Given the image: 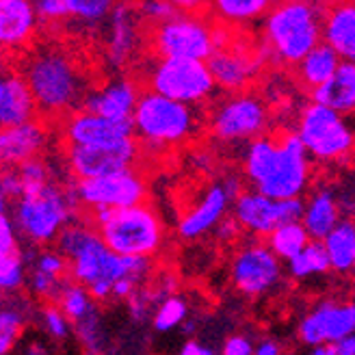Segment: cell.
<instances>
[{
  "label": "cell",
  "mask_w": 355,
  "mask_h": 355,
  "mask_svg": "<svg viewBox=\"0 0 355 355\" xmlns=\"http://www.w3.org/2000/svg\"><path fill=\"white\" fill-rule=\"evenodd\" d=\"M187 318H189L187 301L180 295H169L156 306L152 314V323L156 331H171L175 327L184 325Z\"/></svg>",
  "instance_id": "cell-36"
},
{
  "label": "cell",
  "mask_w": 355,
  "mask_h": 355,
  "mask_svg": "<svg viewBox=\"0 0 355 355\" xmlns=\"http://www.w3.org/2000/svg\"><path fill=\"white\" fill-rule=\"evenodd\" d=\"M137 158H139L137 137L121 139L115 141V144H100V146L65 144V161L76 180L135 167Z\"/></svg>",
  "instance_id": "cell-15"
},
{
  "label": "cell",
  "mask_w": 355,
  "mask_h": 355,
  "mask_svg": "<svg viewBox=\"0 0 355 355\" xmlns=\"http://www.w3.org/2000/svg\"><path fill=\"white\" fill-rule=\"evenodd\" d=\"M94 223L69 221L57 239V250L69 262V277L83 284L98 304L113 299V286L121 277L144 284L150 275V258L121 256L104 243Z\"/></svg>",
  "instance_id": "cell-1"
},
{
  "label": "cell",
  "mask_w": 355,
  "mask_h": 355,
  "mask_svg": "<svg viewBox=\"0 0 355 355\" xmlns=\"http://www.w3.org/2000/svg\"><path fill=\"white\" fill-rule=\"evenodd\" d=\"M55 304H59V308L67 314L69 321L76 323V321H80V318H85L87 314H92L96 310L98 301L94 299L92 293H89L87 286H83V284H78V282H74L72 277H69Z\"/></svg>",
  "instance_id": "cell-33"
},
{
  "label": "cell",
  "mask_w": 355,
  "mask_h": 355,
  "mask_svg": "<svg viewBox=\"0 0 355 355\" xmlns=\"http://www.w3.org/2000/svg\"><path fill=\"white\" fill-rule=\"evenodd\" d=\"M191 106L193 104L148 89L146 94H141L132 115L135 137L141 144L154 148L184 144L198 130V117H195Z\"/></svg>",
  "instance_id": "cell-7"
},
{
  "label": "cell",
  "mask_w": 355,
  "mask_h": 355,
  "mask_svg": "<svg viewBox=\"0 0 355 355\" xmlns=\"http://www.w3.org/2000/svg\"><path fill=\"white\" fill-rule=\"evenodd\" d=\"M312 100L343 115L355 113V61L343 59L338 69L323 85L312 89Z\"/></svg>",
  "instance_id": "cell-26"
},
{
  "label": "cell",
  "mask_w": 355,
  "mask_h": 355,
  "mask_svg": "<svg viewBox=\"0 0 355 355\" xmlns=\"http://www.w3.org/2000/svg\"><path fill=\"white\" fill-rule=\"evenodd\" d=\"M232 215L245 232L266 239L282 223L299 221L304 217L306 202L301 198H271L256 189H245L232 202Z\"/></svg>",
  "instance_id": "cell-12"
},
{
  "label": "cell",
  "mask_w": 355,
  "mask_h": 355,
  "mask_svg": "<svg viewBox=\"0 0 355 355\" xmlns=\"http://www.w3.org/2000/svg\"><path fill=\"white\" fill-rule=\"evenodd\" d=\"M269 130V109L262 98L236 92L219 102L210 117V132L223 144L254 141Z\"/></svg>",
  "instance_id": "cell-11"
},
{
  "label": "cell",
  "mask_w": 355,
  "mask_h": 355,
  "mask_svg": "<svg viewBox=\"0 0 355 355\" xmlns=\"http://www.w3.org/2000/svg\"><path fill=\"white\" fill-rule=\"evenodd\" d=\"M20 173H22V180H24V189L26 187H37V184H44L50 180V171L46 167V163L42 158H31V161L22 163L20 167Z\"/></svg>",
  "instance_id": "cell-43"
},
{
  "label": "cell",
  "mask_w": 355,
  "mask_h": 355,
  "mask_svg": "<svg viewBox=\"0 0 355 355\" xmlns=\"http://www.w3.org/2000/svg\"><path fill=\"white\" fill-rule=\"evenodd\" d=\"M180 353L182 355H212L215 351H212L210 347H206L204 343H200V340H187L184 345H182V349H180Z\"/></svg>",
  "instance_id": "cell-46"
},
{
  "label": "cell",
  "mask_w": 355,
  "mask_h": 355,
  "mask_svg": "<svg viewBox=\"0 0 355 355\" xmlns=\"http://www.w3.org/2000/svg\"><path fill=\"white\" fill-rule=\"evenodd\" d=\"M230 204H232V198L225 191L223 182L208 187L204 198L178 221V234L187 241H195L212 232V230H217V225L225 219Z\"/></svg>",
  "instance_id": "cell-22"
},
{
  "label": "cell",
  "mask_w": 355,
  "mask_h": 355,
  "mask_svg": "<svg viewBox=\"0 0 355 355\" xmlns=\"http://www.w3.org/2000/svg\"><path fill=\"white\" fill-rule=\"evenodd\" d=\"M256 353L258 355H279L282 353V347L273 340H260L256 345Z\"/></svg>",
  "instance_id": "cell-49"
},
{
  "label": "cell",
  "mask_w": 355,
  "mask_h": 355,
  "mask_svg": "<svg viewBox=\"0 0 355 355\" xmlns=\"http://www.w3.org/2000/svg\"><path fill=\"white\" fill-rule=\"evenodd\" d=\"M288 275L293 279H308L314 275H323L331 269V262L327 256V250L323 241L312 239L304 250H301L295 258L286 262Z\"/></svg>",
  "instance_id": "cell-31"
},
{
  "label": "cell",
  "mask_w": 355,
  "mask_h": 355,
  "mask_svg": "<svg viewBox=\"0 0 355 355\" xmlns=\"http://www.w3.org/2000/svg\"><path fill=\"white\" fill-rule=\"evenodd\" d=\"M76 327V336H78V343L83 345V349L87 353H100L104 347V331H102V323H100V316L98 310H94L92 314H87L85 318L74 323Z\"/></svg>",
  "instance_id": "cell-38"
},
{
  "label": "cell",
  "mask_w": 355,
  "mask_h": 355,
  "mask_svg": "<svg viewBox=\"0 0 355 355\" xmlns=\"http://www.w3.org/2000/svg\"><path fill=\"white\" fill-rule=\"evenodd\" d=\"M208 67L217 80V87L236 94L243 92L260 74L262 59L247 46L230 42L227 46L212 52V57L208 59Z\"/></svg>",
  "instance_id": "cell-18"
},
{
  "label": "cell",
  "mask_w": 355,
  "mask_h": 355,
  "mask_svg": "<svg viewBox=\"0 0 355 355\" xmlns=\"http://www.w3.org/2000/svg\"><path fill=\"white\" fill-rule=\"evenodd\" d=\"M221 351L225 355H252V353H256V347L252 345L250 338H245V336H230V338L223 343Z\"/></svg>",
  "instance_id": "cell-44"
},
{
  "label": "cell",
  "mask_w": 355,
  "mask_h": 355,
  "mask_svg": "<svg viewBox=\"0 0 355 355\" xmlns=\"http://www.w3.org/2000/svg\"><path fill=\"white\" fill-rule=\"evenodd\" d=\"M24 195V180L22 173L17 167H5L3 175H0V198H3V204L7 202L9 206L13 202H17Z\"/></svg>",
  "instance_id": "cell-40"
},
{
  "label": "cell",
  "mask_w": 355,
  "mask_h": 355,
  "mask_svg": "<svg viewBox=\"0 0 355 355\" xmlns=\"http://www.w3.org/2000/svg\"><path fill=\"white\" fill-rule=\"evenodd\" d=\"M24 323H26L24 306L9 301L3 308V312H0V353L3 355L13 351L15 343L20 340V336L24 331Z\"/></svg>",
  "instance_id": "cell-34"
},
{
  "label": "cell",
  "mask_w": 355,
  "mask_h": 355,
  "mask_svg": "<svg viewBox=\"0 0 355 355\" xmlns=\"http://www.w3.org/2000/svg\"><path fill=\"white\" fill-rule=\"evenodd\" d=\"M154 57H182L208 61L215 52V26L189 11H175L167 20L150 26Z\"/></svg>",
  "instance_id": "cell-9"
},
{
  "label": "cell",
  "mask_w": 355,
  "mask_h": 355,
  "mask_svg": "<svg viewBox=\"0 0 355 355\" xmlns=\"http://www.w3.org/2000/svg\"><path fill=\"white\" fill-rule=\"evenodd\" d=\"M35 9H37L40 22L44 24H55V22H63L65 17H69L65 0H33Z\"/></svg>",
  "instance_id": "cell-42"
},
{
  "label": "cell",
  "mask_w": 355,
  "mask_h": 355,
  "mask_svg": "<svg viewBox=\"0 0 355 355\" xmlns=\"http://www.w3.org/2000/svg\"><path fill=\"white\" fill-rule=\"evenodd\" d=\"M232 282L245 297H262L282 282V258L266 243L243 245L232 260Z\"/></svg>",
  "instance_id": "cell-14"
},
{
  "label": "cell",
  "mask_w": 355,
  "mask_h": 355,
  "mask_svg": "<svg viewBox=\"0 0 355 355\" xmlns=\"http://www.w3.org/2000/svg\"><path fill=\"white\" fill-rule=\"evenodd\" d=\"M148 89L187 104L208 100L217 89L208 61L182 57H156L146 76Z\"/></svg>",
  "instance_id": "cell-8"
},
{
  "label": "cell",
  "mask_w": 355,
  "mask_h": 355,
  "mask_svg": "<svg viewBox=\"0 0 355 355\" xmlns=\"http://www.w3.org/2000/svg\"><path fill=\"white\" fill-rule=\"evenodd\" d=\"M76 191L61 189L52 180L26 187L24 195L11 204V219L31 245H48L57 243L61 230L74 221V210L78 206Z\"/></svg>",
  "instance_id": "cell-5"
},
{
  "label": "cell",
  "mask_w": 355,
  "mask_h": 355,
  "mask_svg": "<svg viewBox=\"0 0 355 355\" xmlns=\"http://www.w3.org/2000/svg\"><path fill=\"white\" fill-rule=\"evenodd\" d=\"M135 137L132 121H117L111 117L98 115L94 111H74L65 117L63 123V141L65 144L78 146H100V144H115V141Z\"/></svg>",
  "instance_id": "cell-19"
},
{
  "label": "cell",
  "mask_w": 355,
  "mask_h": 355,
  "mask_svg": "<svg viewBox=\"0 0 355 355\" xmlns=\"http://www.w3.org/2000/svg\"><path fill=\"white\" fill-rule=\"evenodd\" d=\"M323 42L343 59L355 61V0H338L325 11Z\"/></svg>",
  "instance_id": "cell-25"
},
{
  "label": "cell",
  "mask_w": 355,
  "mask_h": 355,
  "mask_svg": "<svg viewBox=\"0 0 355 355\" xmlns=\"http://www.w3.org/2000/svg\"><path fill=\"white\" fill-rule=\"evenodd\" d=\"M69 17L78 24L98 26L111 15L117 0H65Z\"/></svg>",
  "instance_id": "cell-35"
},
{
  "label": "cell",
  "mask_w": 355,
  "mask_h": 355,
  "mask_svg": "<svg viewBox=\"0 0 355 355\" xmlns=\"http://www.w3.org/2000/svg\"><path fill=\"white\" fill-rule=\"evenodd\" d=\"M355 331V304L321 301L301 318L297 336L306 347L336 345Z\"/></svg>",
  "instance_id": "cell-16"
},
{
  "label": "cell",
  "mask_w": 355,
  "mask_h": 355,
  "mask_svg": "<svg viewBox=\"0 0 355 355\" xmlns=\"http://www.w3.org/2000/svg\"><path fill=\"white\" fill-rule=\"evenodd\" d=\"M141 24L144 17L139 13V7L132 0H121L106 17V57L111 65L123 67L141 44Z\"/></svg>",
  "instance_id": "cell-17"
},
{
  "label": "cell",
  "mask_w": 355,
  "mask_h": 355,
  "mask_svg": "<svg viewBox=\"0 0 355 355\" xmlns=\"http://www.w3.org/2000/svg\"><path fill=\"white\" fill-rule=\"evenodd\" d=\"M167 3H171L178 11L198 13V11H204L208 7L210 0H167Z\"/></svg>",
  "instance_id": "cell-45"
},
{
  "label": "cell",
  "mask_w": 355,
  "mask_h": 355,
  "mask_svg": "<svg viewBox=\"0 0 355 355\" xmlns=\"http://www.w3.org/2000/svg\"><path fill=\"white\" fill-rule=\"evenodd\" d=\"M223 187H225V191L230 193V198H232V202L239 198V195L245 191V187H243V180L239 175H230V178H225L223 180Z\"/></svg>",
  "instance_id": "cell-47"
},
{
  "label": "cell",
  "mask_w": 355,
  "mask_h": 355,
  "mask_svg": "<svg viewBox=\"0 0 355 355\" xmlns=\"http://www.w3.org/2000/svg\"><path fill=\"white\" fill-rule=\"evenodd\" d=\"M20 72L33 89L40 115L46 119L72 115L92 92L78 61L55 44L37 46L28 52Z\"/></svg>",
  "instance_id": "cell-3"
},
{
  "label": "cell",
  "mask_w": 355,
  "mask_h": 355,
  "mask_svg": "<svg viewBox=\"0 0 355 355\" xmlns=\"http://www.w3.org/2000/svg\"><path fill=\"white\" fill-rule=\"evenodd\" d=\"M331 269L338 273H349L355 266V221L343 219L323 239Z\"/></svg>",
  "instance_id": "cell-29"
},
{
  "label": "cell",
  "mask_w": 355,
  "mask_h": 355,
  "mask_svg": "<svg viewBox=\"0 0 355 355\" xmlns=\"http://www.w3.org/2000/svg\"><path fill=\"white\" fill-rule=\"evenodd\" d=\"M137 7L141 17H144V22H148L150 26L167 20V17H171L178 11L167 0H139Z\"/></svg>",
  "instance_id": "cell-41"
},
{
  "label": "cell",
  "mask_w": 355,
  "mask_h": 355,
  "mask_svg": "<svg viewBox=\"0 0 355 355\" xmlns=\"http://www.w3.org/2000/svg\"><path fill=\"white\" fill-rule=\"evenodd\" d=\"M325 11L316 0H277L264 20L269 55L284 65H297L323 42Z\"/></svg>",
  "instance_id": "cell-4"
},
{
  "label": "cell",
  "mask_w": 355,
  "mask_h": 355,
  "mask_svg": "<svg viewBox=\"0 0 355 355\" xmlns=\"http://www.w3.org/2000/svg\"><path fill=\"white\" fill-rule=\"evenodd\" d=\"M301 221L308 227L312 239L323 241L331 230L343 221V210H340L338 198H336L329 189H321L312 193V198L306 202V210Z\"/></svg>",
  "instance_id": "cell-27"
},
{
  "label": "cell",
  "mask_w": 355,
  "mask_h": 355,
  "mask_svg": "<svg viewBox=\"0 0 355 355\" xmlns=\"http://www.w3.org/2000/svg\"><path fill=\"white\" fill-rule=\"evenodd\" d=\"M353 271H355V266H353Z\"/></svg>",
  "instance_id": "cell-51"
},
{
  "label": "cell",
  "mask_w": 355,
  "mask_h": 355,
  "mask_svg": "<svg viewBox=\"0 0 355 355\" xmlns=\"http://www.w3.org/2000/svg\"><path fill=\"white\" fill-rule=\"evenodd\" d=\"M139 98L141 92L135 80L115 78L109 80L104 87L96 89V92H89V96L83 102V109L117 121H132Z\"/></svg>",
  "instance_id": "cell-21"
},
{
  "label": "cell",
  "mask_w": 355,
  "mask_h": 355,
  "mask_svg": "<svg viewBox=\"0 0 355 355\" xmlns=\"http://www.w3.org/2000/svg\"><path fill=\"white\" fill-rule=\"evenodd\" d=\"M40 24L33 0H0V46L5 52L24 50Z\"/></svg>",
  "instance_id": "cell-20"
},
{
  "label": "cell",
  "mask_w": 355,
  "mask_h": 355,
  "mask_svg": "<svg viewBox=\"0 0 355 355\" xmlns=\"http://www.w3.org/2000/svg\"><path fill=\"white\" fill-rule=\"evenodd\" d=\"M336 355H355V331L336 343Z\"/></svg>",
  "instance_id": "cell-48"
},
{
  "label": "cell",
  "mask_w": 355,
  "mask_h": 355,
  "mask_svg": "<svg viewBox=\"0 0 355 355\" xmlns=\"http://www.w3.org/2000/svg\"><path fill=\"white\" fill-rule=\"evenodd\" d=\"M310 158L297 130L262 135L243 154V175L252 189L271 198H301L310 184Z\"/></svg>",
  "instance_id": "cell-2"
},
{
  "label": "cell",
  "mask_w": 355,
  "mask_h": 355,
  "mask_svg": "<svg viewBox=\"0 0 355 355\" xmlns=\"http://www.w3.org/2000/svg\"><path fill=\"white\" fill-rule=\"evenodd\" d=\"M46 128L37 119L0 130V161L3 167H20L22 163L37 158L46 148Z\"/></svg>",
  "instance_id": "cell-23"
},
{
  "label": "cell",
  "mask_w": 355,
  "mask_h": 355,
  "mask_svg": "<svg viewBox=\"0 0 355 355\" xmlns=\"http://www.w3.org/2000/svg\"><path fill=\"white\" fill-rule=\"evenodd\" d=\"M275 3L277 0H210V7L221 22L234 26L258 20L269 13Z\"/></svg>",
  "instance_id": "cell-30"
},
{
  "label": "cell",
  "mask_w": 355,
  "mask_h": 355,
  "mask_svg": "<svg viewBox=\"0 0 355 355\" xmlns=\"http://www.w3.org/2000/svg\"><path fill=\"white\" fill-rule=\"evenodd\" d=\"M92 223L104 243L121 256L152 258L163 245V223L144 202L123 208L92 210Z\"/></svg>",
  "instance_id": "cell-6"
},
{
  "label": "cell",
  "mask_w": 355,
  "mask_h": 355,
  "mask_svg": "<svg viewBox=\"0 0 355 355\" xmlns=\"http://www.w3.org/2000/svg\"><path fill=\"white\" fill-rule=\"evenodd\" d=\"M340 63H343V57L338 52H336L327 42H321L295 65V69H297V76H299L301 85L308 87L312 92V89H316L318 85H323L336 69H338Z\"/></svg>",
  "instance_id": "cell-28"
},
{
  "label": "cell",
  "mask_w": 355,
  "mask_h": 355,
  "mask_svg": "<svg viewBox=\"0 0 355 355\" xmlns=\"http://www.w3.org/2000/svg\"><path fill=\"white\" fill-rule=\"evenodd\" d=\"M297 135L314 161L331 163L347 156L355 146V135L343 113L321 102H310L299 115Z\"/></svg>",
  "instance_id": "cell-10"
},
{
  "label": "cell",
  "mask_w": 355,
  "mask_h": 355,
  "mask_svg": "<svg viewBox=\"0 0 355 355\" xmlns=\"http://www.w3.org/2000/svg\"><path fill=\"white\" fill-rule=\"evenodd\" d=\"M46 349L40 347V345H31V349H26V353H44Z\"/></svg>",
  "instance_id": "cell-50"
},
{
  "label": "cell",
  "mask_w": 355,
  "mask_h": 355,
  "mask_svg": "<svg viewBox=\"0 0 355 355\" xmlns=\"http://www.w3.org/2000/svg\"><path fill=\"white\" fill-rule=\"evenodd\" d=\"M312 241L308 227L304 225V221H288L277 225L273 232L266 236V245L284 260L288 262L291 258H295L304 247Z\"/></svg>",
  "instance_id": "cell-32"
},
{
  "label": "cell",
  "mask_w": 355,
  "mask_h": 355,
  "mask_svg": "<svg viewBox=\"0 0 355 355\" xmlns=\"http://www.w3.org/2000/svg\"><path fill=\"white\" fill-rule=\"evenodd\" d=\"M26 260L24 250L9 256H0V291L5 295H15L24 286L26 279Z\"/></svg>",
  "instance_id": "cell-37"
},
{
  "label": "cell",
  "mask_w": 355,
  "mask_h": 355,
  "mask_svg": "<svg viewBox=\"0 0 355 355\" xmlns=\"http://www.w3.org/2000/svg\"><path fill=\"white\" fill-rule=\"evenodd\" d=\"M40 109L33 89L22 72H9L0 78V126H17L31 119H37Z\"/></svg>",
  "instance_id": "cell-24"
},
{
  "label": "cell",
  "mask_w": 355,
  "mask_h": 355,
  "mask_svg": "<svg viewBox=\"0 0 355 355\" xmlns=\"http://www.w3.org/2000/svg\"><path fill=\"white\" fill-rule=\"evenodd\" d=\"M74 191L80 206L87 210L123 208L146 200V182L135 167L94 178H80L74 184Z\"/></svg>",
  "instance_id": "cell-13"
},
{
  "label": "cell",
  "mask_w": 355,
  "mask_h": 355,
  "mask_svg": "<svg viewBox=\"0 0 355 355\" xmlns=\"http://www.w3.org/2000/svg\"><path fill=\"white\" fill-rule=\"evenodd\" d=\"M42 323H44L46 334L50 336L52 340H57V343L67 340L69 325H74L67 318V314L59 308V304H55V301H50L48 306L42 308Z\"/></svg>",
  "instance_id": "cell-39"
}]
</instances>
